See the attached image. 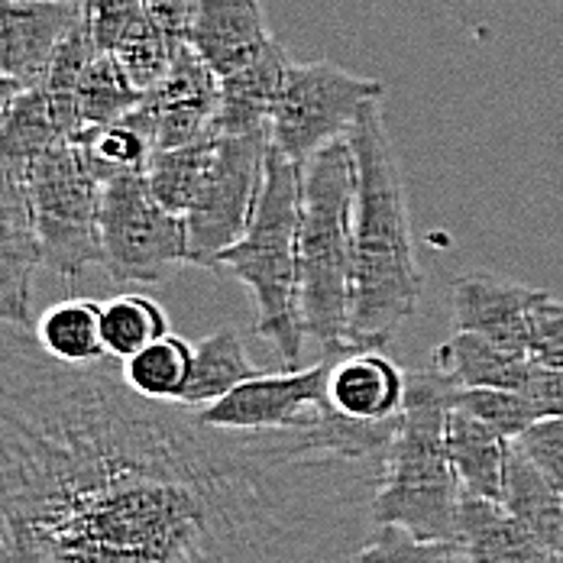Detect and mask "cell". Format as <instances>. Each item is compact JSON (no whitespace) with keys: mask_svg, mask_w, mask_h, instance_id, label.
<instances>
[{"mask_svg":"<svg viewBox=\"0 0 563 563\" xmlns=\"http://www.w3.org/2000/svg\"><path fill=\"white\" fill-rule=\"evenodd\" d=\"M395 421L221 431L0 334V563H353Z\"/></svg>","mask_w":563,"mask_h":563,"instance_id":"1","label":"cell"},{"mask_svg":"<svg viewBox=\"0 0 563 563\" xmlns=\"http://www.w3.org/2000/svg\"><path fill=\"white\" fill-rule=\"evenodd\" d=\"M346 140L356 159L350 343L353 350H383L415 318L424 285L383 101L363 108Z\"/></svg>","mask_w":563,"mask_h":563,"instance_id":"2","label":"cell"},{"mask_svg":"<svg viewBox=\"0 0 563 563\" xmlns=\"http://www.w3.org/2000/svg\"><path fill=\"white\" fill-rule=\"evenodd\" d=\"M353 218L356 159L350 140H334L305 163L301 230H298V314L305 338L324 356H343L353 305Z\"/></svg>","mask_w":563,"mask_h":563,"instance_id":"3","label":"cell"},{"mask_svg":"<svg viewBox=\"0 0 563 563\" xmlns=\"http://www.w3.org/2000/svg\"><path fill=\"white\" fill-rule=\"evenodd\" d=\"M456 389L438 369L408 373L405 408L395 421L383 483L373 499L376 525H401L438 541L460 538L463 486L448 448Z\"/></svg>","mask_w":563,"mask_h":563,"instance_id":"4","label":"cell"},{"mask_svg":"<svg viewBox=\"0 0 563 563\" xmlns=\"http://www.w3.org/2000/svg\"><path fill=\"white\" fill-rule=\"evenodd\" d=\"M305 166L269 146L266 185L256 218L240 243L221 253L227 269L253 298V334L269 340L282 369H301L305 328L298 314V230H301Z\"/></svg>","mask_w":563,"mask_h":563,"instance_id":"5","label":"cell"},{"mask_svg":"<svg viewBox=\"0 0 563 563\" xmlns=\"http://www.w3.org/2000/svg\"><path fill=\"white\" fill-rule=\"evenodd\" d=\"M16 166L33 201L43 266L62 279H78L88 266L104 263L98 227L104 175L91 156L88 140H62Z\"/></svg>","mask_w":563,"mask_h":563,"instance_id":"6","label":"cell"},{"mask_svg":"<svg viewBox=\"0 0 563 563\" xmlns=\"http://www.w3.org/2000/svg\"><path fill=\"white\" fill-rule=\"evenodd\" d=\"M98 227L101 266L117 285H159L188 263V221L153 195L146 169L104 178Z\"/></svg>","mask_w":563,"mask_h":563,"instance_id":"7","label":"cell"},{"mask_svg":"<svg viewBox=\"0 0 563 563\" xmlns=\"http://www.w3.org/2000/svg\"><path fill=\"white\" fill-rule=\"evenodd\" d=\"M369 101H386L383 81L353 75L338 62H291L269 120L273 146L305 166L343 140Z\"/></svg>","mask_w":563,"mask_h":563,"instance_id":"8","label":"cell"},{"mask_svg":"<svg viewBox=\"0 0 563 563\" xmlns=\"http://www.w3.org/2000/svg\"><path fill=\"white\" fill-rule=\"evenodd\" d=\"M273 133L269 126L253 133H218V153L211 175L185 214L188 221V263L201 269H218L221 253L243 240L250 230L269 159Z\"/></svg>","mask_w":563,"mask_h":563,"instance_id":"9","label":"cell"},{"mask_svg":"<svg viewBox=\"0 0 563 563\" xmlns=\"http://www.w3.org/2000/svg\"><path fill=\"white\" fill-rule=\"evenodd\" d=\"M331 366L334 356H321L305 369L263 373L198 408V418L221 431H295L321 424L334 411L328 401Z\"/></svg>","mask_w":563,"mask_h":563,"instance_id":"10","label":"cell"},{"mask_svg":"<svg viewBox=\"0 0 563 563\" xmlns=\"http://www.w3.org/2000/svg\"><path fill=\"white\" fill-rule=\"evenodd\" d=\"M218 101V71L191 49V43H181L175 49L169 75L143 95L130 117L153 136L156 150H172L214 130Z\"/></svg>","mask_w":563,"mask_h":563,"instance_id":"11","label":"cell"},{"mask_svg":"<svg viewBox=\"0 0 563 563\" xmlns=\"http://www.w3.org/2000/svg\"><path fill=\"white\" fill-rule=\"evenodd\" d=\"M85 0H10L3 3L0 71L3 88H43L58 46L81 20Z\"/></svg>","mask_w":563,"mask_h":563,"instance_id":"12","label":"cell"},{"mask_svg":"<svg viewBox=\"0 0 563 563\" xmlns=\"http://www.w3.org/2000/svg\"><path fill=\"white\" fill-rule=\"evenodd\" d=\"M43 266V243L33 201L16 163L0 159V318L30 324L33 276Z\"/></svg>","mask_w":563,"mask_h":563,"instance_id":"13","label":"cell"},{"mask_svg":"<svg viewBox=\"0 0 563 563\" xmlns=\"http://www.w3.org/2000/svg\"><path fill=\"white\" fill-rule=\"evenodd\" d=\"M541 288L493 273H466L451 285L453 328L489 338L508 350H531V311Z\"/></svg>","mask_w":563,"mask_h":563,"instance_id":"14","label":"cell"},{"mask_svg":"<svg viewBox=\"0 0 563 563\" xmlns=\"http://www.w3.org/2000/svg\"><path fill=\"white\" fill-rule=\"evenodd\" d=\"M273 40L263 0H195L185 43L224 78L263 56Z\"/></svg>","mask_w":563,"mask_h":563,"instance_id":"15","label":"cell"},{"mask_svg":"<svg viewBox=\"0 0 563 563\" xmlns=\"http://www.w3.org/2000/svg\"><path fill=\"white\" fill-rule=\"evenodd\" d=\"M408 373L383 350H350L334 356L328 376L331 408L353 421H393L405 408Z\"/></svg>","mask_w":563,"mask_h":563,"instance_id":"16","label":"cell"},{"mask_svg":"<svg viewBox=\"0 0 563 563\" xmlns=\"http://www.w3.org/2000/svg\"><path fill=\"white\" fill-rule=\"evenodd\" d=\"M466 563H563L561 551L544 544L503 503L463 493L460 538Z\"/></svg>","mask_w":563,"mask_h":563,"instance_id":"17","label":"cell"},{"mask_svg":"<svg viewBox=\"0 0 563 563\" xmlns=\"http://www.w3.org/2000/svg\"><path fill=\"white\" fill-rule=\"evenodd\" d=\"M534 356L499 346L489 338L456 331L431 353V369L460 389H518L525 393L534 376Z\"/></svg>","mask_w":563,"mask_h":563,"instance_id":"18","label":"cell"},{"mask_svg":"<svg viewBox=\"0 0 563 563\" xmlns=\"http://www.w3.org/2000/svg\"><path fill=\"white\" fill-rule=\"evenodd\" d=\"M288 65L291 58L285 53V46L279 40H273V46L263 56L224 75L214 133H253V130L269 126Z\"/></svg>","mask_w":563,"mask_h":563,"instance_id":"19","label":"cell"},{"mask_svg":"<svg viewBox=\"0 0 563 563\" xmlns=\"http://www.w3.org/2000/svg\"><path fill=\"white\" fill-rule=\"evenodd\" d=\"M448 448L463 493L503 503V483H506V460L511 441L473 418L463 408H451L448 418Z\"/></svg>","mask_w":563,"mask_h":563,"instance_id":"20","label":"cell"},{"mask_svg":"<svg viewBox=\"0 0 563 563\" xmlns=\"http://www.w3.org/2000/svg\"><path fill=\"white\" fill-rule=\"evenodd\" d=\"M503 506L531 528L544 544L563 554V493H558L544 473L531 463L518 441H511L503 483Z\"/></svg>","mask_w":563,"mask_h":563,"instance_id":"21","label":"cell"},{"mask_svg":"<svg viewBox=\"0 0 563 563\" xmlns=\"http://www.w3.org/2000/svg\"><path fill=\"white\" fill-rule=\"evenodd\" d=\"M40 343L62 363H101L108 360L104 343V305L95 298H65L46 308L36 321Z\"/></svg>","mask_w":563,"mask_h":563,"instance_id":"22","label":"cell"},{"mask_svg":"<svg viewBox=\"0 0 563 563\" xmlns=\"http://www.w3.org/2000/svg\"><path fill=\"white\" fill-rule=\"evenodd\" d=\"M256 376H263V373L250 363L240 334L233 328H221V331L208 334L201 343H195V366H191V379L181 395V405L205 408Z\"/></svg>","mask_w":563,"mask_h":563,"instance_id":"23","label":"cell"},{"mask_svg":"<svg viewBox=\"0 0 563 563\" xmlns=\"http://www.w3.org/2000/svg\"><path fill=\"white\" fill-rule=\"evenodd\" d=\"M214 153H218V133H205L185 146H172V150H156L150 166H146V178L153 195L169 208L172 214H188L211 175L214 166Z\"/></svg>","mask_w":563,"mask_h":563,"instance_id":"24","label":"cell"},{"mask_svg":"<svg viewBox=\"0 0 563 563\" xmlns=\"http://www.w3.org/2000/svg\"><path fill=\"white\" fill-rule=\"evenodd\" d=\"M120 363H123L120 376L133 393L156 401H181L195 366V346L188 340L166 334Z\"/></svg>","mask_w":563,"mask_h":563,"instance_id":"25","label":"cell"},{"mask_svg":"<svg viewBox=\"0 0 563 563\" xmlns=\"http://www.w3.org/2000/svg\"><path fill=\"white\" fill-rule=\"evenodd\" d=\"M143 101V91L126 78L111 49H98L78 78V113L88 130L123 120Z\"/></svg>","mask_w":563,"mask_h":563,"instance_id":"26","label":"cell"},{"mask_svg":"<svg viewBox=\"0 0 563 563\" xmlns=\"http://www.w3.org/2000/svg\"><path fill=\"white\" fill-rule=\"evenodd\" d=\"M185 40H175L169 36L150 13H143L136 23H130L123 30V36L113 43V56L123 65L126 78L146 95L153 91L172 68V58H175V49L181 46Z\"/></svg>","mask_w":563,"mask_h":563,"instance_id":"27","label":"cell"},{"mask_svg":"<svg viewBox=\"0 0 563 563\" xmlns=\"http://www.w3.org/2000/svg\"><path fill=\"white\" fill-rule=\"evenodd\" d=\"M169 334V314L150 295H120L104 305V343L117 360H126Z\"/></svg>","mask_w":563,"mask_h":563,"instance_id":"28","label":"cell"},{"mask_svg":"<svg viewBox=\"0 0 563 563\" xmlns=\"http://www.w3.org/2000/svg\"><path fill=\"white\" fill-rule=\"evenodd\" d=\"M353 563H466L460 541L421 538L401 525H376Z\"/></svg>","mask_w":563,"mask_h":563,"instance_id":"29","label":"cell"},{"mask_svg":"<svg viewBox=\"0 0 563 563\" xmlns=\"http://www.w3.org/2000/svg\"><path fill=\"white\" fill-rule=\"evenodd\" d=\"M453 405L470 411L473 418H479L508 441L521 438L531 424L544 418L538 401L518 389H456Z\"/></svg>","mask_w":563,"mask_h":563,"instance_id":"30","label":"cell"},{"mask_svg":"<svg viewBox=\"0 0 563 563\" xmlns=\"http://www.w3.org/2000/svg\"><path fill=\"white\" fill-rule=\"evenodd\" d=\"M88 146H91V156H95V163H98L104 178L117 175V172L146 169L153 153H156L153 136L130 113L123 120H117V123L95 130Z\"/></svg>","mask_w":563,"mask_h":563,"instance_id":"31","label":"cell"},{"mask_svg":"<svg viewBox=\"0 0 563 563\" xmlns=\"http://www.w3.org/2000/svg\"><path fill=\"white\" fill-rule=\"evenodd\" d=\"M534 363L563 369V298L541 291L531 311V350Z\"/></svg>","mask_w":563,"mask_h":563,"instance_id":"32","label":"cell"},{"mask_svg":"<svg viewBox=\"0 0 563 563\" xmlns=\"http://www.w3.org/2000/svg\"><path fill=\"white\" fill-rule=\"evenodd\" d=\"M521 451L531 456V463L544 473V479L563 493V415L541 418L531 424L521 438H515Z\"/></svg>","mask_w":563,"mask_h":563,"instance_id":"33","label":"cell"},{"mask_svg":"<svg viewBox=\"0 0 563 563\" xmlns=\"http://www.w3.org/2000/svg\"><path fill=\"white\" fill-rule=\"evenodd\" d=\"M85 13H88L98 49H113L123 30L150 10H146V0H85Z\"/></svg>","mask_w":563,"mask_h":563,"instance_id":"34","label":"cell"},{"mask_svg":"<svg viewBox=\"0 0 563 563\" xmlns=\"http://www.w3.org/2000/svg\"><path fill=\"white\" fill-rule=\"evenodd\" d=\"M525 395H531L538 401V408L544 411V418L563 415V369H558V366H541L538 363Z\"/></svg>","mask_w":563,"mask_h":563,"instance_id":"35","label":"cell"},{"mask_svg":"<svg viewBox=\"0 0 563 563\" xmlns=\"http://www.w3.org/2000/svg\"><path fill=\"white\" fill-rule=\"evenodd\" d=\"M191 7H195V0H146L150 16L175 40H188Z\"/></svg>","mask_w":563,"mask_h":563,"instance_id":"36","label":"cell"},{"mask_svg":"<svg viewBox=\"0 0 563 563\" xmlns=\"http://www.w3.org/2000/svg\"><path fill=\"white\" fill-rule=\"evenodd\" d=\"M3 3H10V0H3Z\"/></svg>","mask_w":563,"mask_h":563,"instance_id":"37","label":"cell"}]
</instances>
